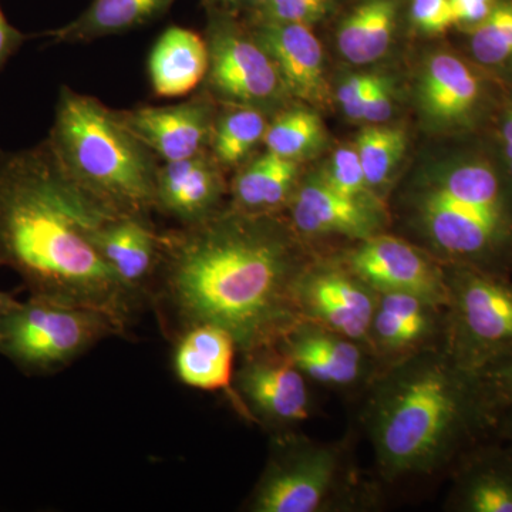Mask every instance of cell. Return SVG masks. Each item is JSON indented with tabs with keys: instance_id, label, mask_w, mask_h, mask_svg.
I'll list each match as a JSON object with an SVG mask.
<instances>
[{
	"instance_id": "cell-6",
	"label": "cell",
	"mask_w": 512,
	"mask_h": 512,
	"mask_svg": "<svg viewBox=\"0 0 512 512\" xmlns=\"http://www.w3.org/2000/svg\"><path fill=\"white\" fill-rule=\"evenodd\" d=\"M448 285L444 345L477 373L512 349V281L466 265H444Z\"/></svg>"
},
{
	"instance_id": "cell-25",
	"label": "cell",
	"mask_w": 512,
	"mask_h": 512,
	"mask_svg": "<svg viewBox=\"0 0 512 512\" xmlns=\"http://www.w3.org/2000/svg\"><path fill=\"white\" fill-rule=\"evenodd\" d=\"M174 3L175 0H92L72 22L43 35L53 45H76L123 35L163 18Z\"/></svg>"
},
{
	"instance_id": "cell-32",
	"label": "cell",
	"mask_w": 512,
	"mask_h": 512,
	"mask_svg": "<svg viewBox=\"0 0 512 512\" xmlns=\"http://www.w3.org/2000/svg\"><path fill=\"white\" fill-rule=\"evenodd\" d=\"M406 20L424 36H441L456 28L450 0H406Z\"/></svg>"
},
{
	"instance_id": "cell-1",
	"label": "cell",
	"mask_w": 512,
	"mask_h": 512,
	"mask_svg": "<svg viewBox=\"0 0 512 512\" xmlns=\"http://www.w3.org/2000/svg\"><path fill=\"white\" fill-rule=\"evenodd\" d=\"M160 248L150 303L174 339L192 326L215 325L248 353L276 345L302 320L296 284L312 259L281 214L227 207L160 232Z\"/></svg>"
},
{
	"instance_id": "cell-15",
	"label": "cell",
	"mask_w": 512,
	"mask_h": 512,
	"mask_svg": "<svg viewBox=\"0 0 512 512\" xmlns=\"http://www.w3.org/2000/svg\"><path fill=\"white\" fill-rule=\"evenodd\" d=\"M275 346L306 379L323 386L349 389L373 376L369 349L312 320H299Z\"/></svg>"
},
{
	"instance_id": "cell-10",
	"label": "cell",
	"mask_w": 512,
	"mask_h": 512,
	"mask_svg": "<svg viewBox=\"0 0 512 512\" xmlns=\"http://www.w3.org/2000/svg\"><path fill=\"white\" fill-rule=\"evenodd\" d=\"M242 356L232 383L242 416L281 433L311 417L308 379L275 345Z\"/></svg>"
},
{
	"instance_id": "cell-16",
	"label": "cell",
	"mask_w": 512,
	"mask_h": 512,
	"mask_svg": "<svg viewBox=\"0 0 512 512\" xmlns=\"http://www.w3.org/2000/svg\"><path fill=\"white\" fill-rule=\"evenodd\" d=\"M286 208L302 239L336 235L363 241L380 234L384 222L383 207L343 197L318 173L301 177Z\"/></svg>"
},
{
	"instance_id": "cell-5",
	"label": "cell",
	"mask_w": 512,
	"mask_h": 512,
	"mask_svg": "<svg viewBox=\"0 0 512 512\" xmlns=\"http://www.w3.org/2000/svg\"><path fill=\"white\" fill-rule=\"evenodd\" d=\"M123 335L106 313L29 296L0 318V356L26 375H52L101 340Z\"/></svg>"
},
{
	"instance_id": "cell-22",
	"label": "cell",
	"mask_w": 512,
	"mask_h": 512,
	"mask_svg": "<svg viewBox=\"0 0 512 512\" xmlns=\"http://www.w3.org/2000/svg\"><path fill=\"white\" fill-rule=\"evenodd\" d=\"M336 43L348 62H377L406 20V0H346L339 10Z\"/></svg>"
},
{
	"instance_id": "cell-41",
	"label": "cell",
	"mask_w": 512,
	"mask_h": 512,
	"mask_svg": "<svg viewBox=\"0 0 512 512\" xmlns=\"http://www.w3.org/2000/svg\"><path fill=\"white\" fill-rule=\"evenodd\" d=\"M18 303V299H16L12 293H8L0 289V318H2L3 315H6V313L12 311Z\"/></svg>"
},
{
	"instance_id": "cell-39",
	"label": "cell",
	"mask_w": 512,
	"mask_h": 512,
	"mask_svg": "<svg viewBox=\"0 0 512 512\" xmlns=\"http://www.w3.org/2000/svg\"><path fill=\"white\" fill-rule=\"evenodd\" d=\"M29 39L28 35L16 29L12 23L6 19L3 13L2 6H0V70L5 67L9 62L10 57L19 52L23 43Z\"/></svg>"
},
{
	"instance_id": "cell-29",
	"label": "cell",
	"mask_w": 512,
	"mask_h": 512,
	"mask_svg": "<svg viewBox=\"0 0 512 512\" xmlns=\"http://www.w3.org/2000/svg\"><path fill=\"white\" fill-rule=\"evenodd\" d=\"M356 153L365 171L367 184L377 195L392 180L406 153L407 134L403 128L373 124L360 131Z\"/></svg>"
},
{
	"instance_id": "cell-20",
	"label": "cell",
	"mask_w": 512,
	"mask_h": 512,
	"mask_svg": "<svg viewBox=\"0 0 512 512\" xmlns=\"http://www.w3.org/2000/svg\"><path fill=\"white\" fill-rule=\"evenodd\" d=\"M238 352L227 330L197 325L175 339L174 372L192 389L224 392L234 404V360Z\"/></svg>"
},
{
	"instance_id": "cell-13",
	"label": "cell",
	"mask_w": 512,
	"mask_h": 512,
	"mask_svg": "<svg viewBox=\"0 0 512 512\" xmlns=\"http://www.w3.org/2000/svg\"><path fill=\"white\" fill-rule=\"evenodd\" d=\"M217 103L198 89L187 100L168 106H136L116 111L121 121L163 163L197 156L210 148Z\"/></svg>"
},
{
	"instance_id": "cell-24",
	"label": "cell",
	"mask_w": 512,
	"mask_h": 512,
	"mask_svg": "<svg viewBox=\"0 0 512 512\" xmlns=\"http://www.w3.org/2000/svg\"><path fill=\"white\" fill-rule=\"evenodd\" d=\"M301 180L298 161L264 151L235 170L228 207L247 214H281Z\"/></svg>"
},
{
	"instance_id": "cell-7",
	"label": "cell",
	"mask_w": 512,
	"mask_h": 512,
	"mask_svg": "<svg viewBox=\"0 0 512 512\" xmlns=\"http://www.w3.org/2000/svg\"><path fill=\"white\" fill-rule=\"evenodd\" d=\"M205 16L210 64L200 89L218 104L254 107L271 117L289 106L292 97L247 23L215 10H205Z\"/></svg>"
},
{
	"instance_id": "cell-3",
	"label": "cell",
	"mask_w": 512,
	"mask_h": 512,
	"mask_svg": "<svg viewBox=\"0 0 512 512\" xmlns=\"http://www.w3.org/2000/svg\"><path fill=\"white\" fill-rule=\"evenodd\" d=\"M372 382L367 433L389 481L443 470L497 419L480 377L444 342L394 360Z\"/></svg>"
},
{
	"instance_id": "cell-14",
	"label": "cell",
	"mask_w": 512,
	"mask_h": 512,
	"mask_svg": "<svg viewBox=\"0 0 512 512\" xmlns=\"http://www.w3.org/2000/svg\"><path fill=\"white\" fill-rule=\"evenodd\" d=\"M84 237L128 291L146 305L160 268V231L153 221L99 212Z\"/></svg>"
},
{
	"instance_id": "cell-4",
	"label": "cell",
	"mask_w": 512,
	"mask_h": 512,
	"mask_svg": "<svg viewBox=\"0 0 512 512\" xmlns=\"http://www.w3.org/2000/svg\"><path fill=\"white\" fill-rule=\"evenodd\" d=\"M74 190L111 215L150 220L160 160L96 97L62 86L46 138Z\"/></svg>"
},
{
	"instance_id": "cell-36",
	"label": "cell",
	"mask_w": 512,
	"mask_h": 512,
	"mask_svg": "<svg viewBox=\"0 0 512 512\" xmlns=\"http://www.w3.org/2000/svg\"><path fill=\"white\" fill-rule=\"evenodd\" d=\"M456 28L463 32L481 25L491 15L497 0H450Z\"/></svg>"
},
{
	"instance_id": "cell-8",
	"label": "cell",
	"mask_w": 512,
	"mask_h": 512,
	"mask_svg": "<svg viewBox=\"0 0 512 512\" xmlns=\"http://www.w3.org/2000/svg\"><path fill=\"white\" fill-rule=\"evenodd\" d=\"M342 480V450L284 431L252 491L251 512H320Z\"/></svg>"
},
{
	"instance_id": "cell-11",
	"label": "cell",
	"mask_w": 512,
	"mask_h": 512,
	"mask_svg": "<svg viewBox=\"0 0 512 512\" xmlns=\"http://www.w3.org/2000/svg\"><path fill=\"white\" fill-rule=\"evenodd\" d=\"M377 302L379 292L345 265L311 261L296 284L302 319L319 323L369 350Z\"/></svg>"
},
{
	"instance_id": "cell-31",
	"label": "cell",
	"mask_w": 512,
	"mask_h": 512,
	"mask_svg": "<svg viewBox=\"0 0 512 512\" xmlns=\"http://www.w3.org/2000/svg\"><path fill=\"white\" fill-rule=\"evenodd\" d=\"M333 191L349 200L383 207L382 200L367 184L365 171L360 164L355 146H343L333 154L328 167L319 173Z\"/></svg>"
},
{
	"instance_id": "cell-21",
	"label": "cell",
	"mask_w": 512,
	"mask_h": 512,
	"mask_svg": "<svg viewBox=\"0 0 512 512\" xmlns=\"http://www.w3.org/2000/svg\"><path fill=\"white\" fill-rule=\"evenodd\" d=\"M210 64L207 40L195 30L173 25L158 37L148 56L147 72L157 97L174 99L197 92Z\"/></svg>"
},
{
	"instance_id": "cell-26",
	"label": "cell",
	"mask_w": 512,
	"mask_h": 512,
	"mask_svg": "<svg viewBox=\"0 0 512 512\" xmlns=\"http://www.w3.org/2000/svg\"><path fill=\"white\" fill-rule=\"evenodd\" d=\"M269 119V114L254 107L220 104L208 150L227 173L238 170L264 144Z\"/></svg>"
},
{
	"instance_id": "cell-12",
	"label": "cell",
	"mask_w": 512,
	"mask_h": 512,
	"mask_svg": "<svg viewBox=\"0 0 512 512\" xmlns=\"http://www.w3.org/2000/svg\"><path fill=\"white\" fill-rule=\"evenodd\" d=\"M343 265L379 293H410L447 309L444 264L434 262L404 239L382 232L363 239L348 252Z\"/></svg>"
},
{
	"instance_id": "cell-2",
	"label": "cell",
	"mask_w": 512,
	"mask_h": 512,
	"mask_svg": "<svg viewBox=\"0 0 512 512\" xmlns=\"http://www.w3.org/2000/svg\"><path fill=\"white\" fill-rule=\"evenodd\" d=\"M99 212L64 177L46 138L0 153V266L22 278L29 296L96 309L127 333L144 303L84 237Z\"/></svg>"
},
{
	"instance_id": "cell-17",
	"label": "cell",
	"mask_w": 512,
	"mask_h": 512,
	"mask_svg": "<svg viewBox=\"0 0 512 512\" xmlns=\"http://www.w3.org/2000/svg\"><path fill=\"white\" fill-rule=\"evenodd\" d=\"M228 194L227 171L205 150L184 160L161 163L156 212L178 225L198 224L225 210Z\"/></svg>"
},
{
	"instance_id": "cell-23",
	"label": "cell",
	"mask_w": 512,
	"mask_h": 512,
	"mask_svg": "<svg viewBox=\"0 0 512 512\" xmlns=\"http://www.w3.org/2000/svg\"><path fill=\"white\" fill-rule=\"evenodd\" d=\"M447 507L457 512H512V451L487 447L466 457Z\"/></svg>"
},
{
	"instance_id": "cell-9",
	"label": "cell",
	"mask_w": 512,
	"mask_h": 512,
	"mask_svg": "<svg viewBox=\"0 0 512 512\" xmlns=\"http://www.w3.org/2000/svg\"><path fill=\"white\" fill-rule=\"evenodd\" d=\"M500 86L473 60L456 53L437 52L421 69L417 104L427 126L433 130L473 131L500 109L497 96Z\"/></svg>"
},
{
	"instance_id": "cell-28",
	"label": "cell",
	"mask_w": 512,
	"mask_h": 512,
	"mask_svg": "<svg viewBox=\"0 0 512 512\" xmlns=\"http://www.w3.org/2000/svg\"><path fill=\"white\" fill-rule=\"evenodd\" d=\"M325 141V127L315 111L286 106L269 119L264 146L269 153L301 163L315 156Z\"/></svg>"
},
{
	"instance_id": "cell-35",
	"label": "cell",
	"mask_w": 512,
	"mask_h": 512,
	"mask_svg": "<svg viewBox=\"0 0 512 512\" xmlns=\"http://www.w3.org/2000/svg\"><path fill=\"white\" fill-rule=\"evenodd\" d=\"M394 109V86L387 77H377L375 87L363 111L365 123L383 124L392 117Z\"/></svg>"
},
{
	"instance_id": "cell-18",
	"label": "cell",
	"mask_w": 512,
	"mask_h": 512,
	"mask_svg": "<svg viewBox=\"0 0 512 512\" xmlns=\"http://www.w3.org/2000/svg\"><path fill=\"white\" fill-rule=\"evenodd\" d=\"M258 45L271 57L286 92L312 106H326L330 92L322 45L311 26L248 25Z\"/></svg>"
},
{
	"instance_id": "cell-37",
	"label": "cell",
	"mask_w": 512,
	"mask_h": 512,
	"mask_svg": "<svg viewBox=\"0 0 512 512\" xmlns=\"http://www.w3.org/2000/svg\"><path fill=\"white\" fill-rule=\"evenodd\" d=\"M495 116L497 119L498 143L505 174L512 184V93L503 100Z\"/></svg>"
},
{
	"instance_id": "cell-34",
	"label": "cell",
	"mask_w": 512,
	"mask_h": 512,
	"mask_svg": "<svg viewBox=\"0 0 512 512\" xmlns=\"http://www.w3.org/2000/svg\"><path fill=\"white\" fill-rule=\"evenodd\" d=\"M376 74H355L343 80L336 90V100L353 121H362L363 111L369 100L370 93L377 82Z\"/></svg>"
},
{
	"instance_id": "cell-27",
	"label": "cell",
	"mask_w": 512,
	"mask_h": 512,
	"mask_svg": "<svg viewBox=\"0 0 512 512\" xmlns=\"http://www.w3.org/2000/svg\"><path fill=\"white\" fill-rule=\"evenodd\" d=\"M464 33L471 60L501 86L512 87V0H497L491 15Z\"/></svg>"
},
{
	"instance_id": "cell-40",
	"label": "cell",
	"mask_w": 512,
	"mask_h": 512,
	"mask_svg": "<svg viewBox=\"0 0 512 512\" xmlns=\"http://www.w3.org/2000/svg\"><path fill=\"white\" fill-rule=\"evenodd\" d=\"M497 416H503V420L500 423L501 436L507 441L508 446H510L508 448L512 451V407L501 410Z\"/></svg>"
},
{
	"instance_id": "cell-38",
	"label": "cell",
	"mask_w": 512,
	"mask_h": 512,
	"mask_svg": "<svg viewBox=\"0 0 512 512\" xmlns=\"http://www.w3.org/2000/svg\"><path fill=\"white\" fill-rule=\"evenodd\" d=\"M204 10H215L241 20H247L259 12L268 0H200Z\"/></svg>"
},
{
	"instance_id": "cell-30",
	"label": "cell",
	"mask_w": 512,
	"mask_h": 512,
	"mask_svg": "<svg viewBox=\"0 0 512 512\" xmlns=\"http://www.w3.org/2000/svg\"><path fill=\"white\" fill-rule=\"evenodd\" d=\"M346 0H268L247 25H305L315 26L338 15Z\"/></svg>"
},
{
	"instance_id": "cell-33",
	"label": "cell",
	"mask_w": 512,
	"mask_h": 512,
	"mask_svg": "<svg viewBox=\"0 0 512 512\" xmlns=\"http://www.w3.org/2000/svg\"><path fill=\"white\" fill-rule=\"evenodd\" d=\"M485 393L495 409V413L512 407V349L495 357L483 369L478 370Z\"/></svg>"
},
{
	"instance_id": "cell-19",
	"label": "cell",
	"mask_w": 512,
	"mask_h": 512,
	"mask_svg": "<svg viewBox=\"0 0 512 512\" xmlns=\"http://www.w3.org/2000/svg\"><path fill=\"white\" fill-rule=\"evenodd\" d=\"M446 311L410 293H379L370 325V350L373 355L394 362L440 345H434V340L446 335Z\"/></svg>"
}]
</instances>
